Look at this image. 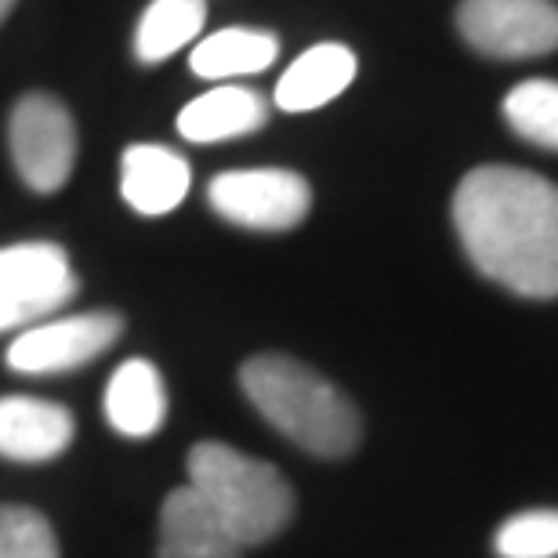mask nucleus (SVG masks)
Masks as SVG:
<instances>
[{
    "instance_id": "nucleus-1",
    "label": "nucleus",
    "mask_w": 558,
    "mask_h": 558,
    "mask_svg": "<svg viewBox=\"0 0 558 558\" xmlns=\"http://www.w3.org/2000/svg\"><path fill=\"white\" fill-rule=\"evenodd\" d=\"M468 262L519 298H558V185L522 167H475L453 193Z\"/></svg>"
},
{
    "instance_id": "nucleus-2",
    "label": "nucleus",
    "mask_w": 558,
    "mask_h": 558,
    "mask_svg": "<svg viewBox=\"0 0 558 558\" xmlns=\"http://www.w3.org/2000/svg\"><path fill=\"white\" fill-rule=\"evenodd\" d=\"M240 385L251 407L301 450L333 461L349 457L363 439L352 399L290 355H254L240 366Z\"/></svg>"
},
{
    "instance_id": "nucleus-3",
    "label": "nucleus",
    "mask_w": 558,
    "mask_h": 558,
    "mask_svg": "<svg viewBox=\"0 0 558 558\" xmlns=\"http://www.w3.org/2000/svg\"><path fill=\"white\" fill-rule=\"evenodd\" d=\"M189 486L240 548L279 537L294 519V489L279 468L232 450L226 442H196L189 450Z\"/></svg>"
},
{
    "instance_id": "nucleus-4",
    "label": "nucleus",
    "mask_w": 558,
    "mask_h": 558,
    "mask_svg": "<svg viewBox=\"0 0 558 558\" xmlns=\"http://www.w3.org/2000/svg\"><path fill=\"white\" fill-rule=\"evenodd\" d=\"M81 290L70 254L59 243L33 240L0 247V333L15 327H37L70 305Z\"/></svg>"
},
{
    "instance_id": "nucleus-5",
    "label": "nucleus",
    "mask_w": 558,
    "mask_h": 558,
    "mask_svg": "<svg viewBox=\"0 0 558 558\" xmlns=\"http://www.w3.org/2000/svg\"><path fill=\"white\" fill-rule=\"evenodd\" d=\"M8 145L19 178L33 193H59L76 163V124L59 98L33 92L8 120Z\"/></svg>"
},
{
    "instance_id": "nucleus-6",
    "label": "nucleus",
    "mask_w": 558,
    "mask_h": 558,
    "mask_svg": "<svg viewBox=\"0 0 558 558\" xmlns=\"http://www.w3.org/2000/svg\"><path fill=\"white\" fill-rule=\"evenodd\" d=\"M207 199L226 221L254 232H287L301 226L312 210L308 182L283 167L226 171L210 182Z\"/></svg>"
},
{
    "instance_id": "nucleus-7",
    "label": "nucleus",
    "mask_w": 558,
    "mask_h": 558,
    "mask_svg": "<svg viewBox=\"0 0 558 558\" xmlns=\"http://www.w3.org/2000/svg\"><path fill=\"white\" fill-rule=\"evenodd\" d=\"M457 29L489 59H537L558 48L555 0H464Z\"/></svg>"
},
{
    "instance_id": "nucleus-8",
    "label": "nucleus",
    "mask_w": 558,
    "mask_h": 558,
    "mask_svg": "<svg viewBox=\"0 0 558 558\" xmlns=\"http://www.w3.org/2000/svg\"><path fill=\"white\" fill-rule=\"evenodd\" d=\"M124 333V319L117 312H84L62 316L22 330L8 349V366L19 374H65L84 363H95L106 349H113Z\"/></svg>"
},
{
    "instance_id": "nucleus-9",
    "label": "nucleus",
    "mask_w": 558,
    "mask_h": 558,
    "mask_svg": "<svg viewBox=\"0 0 558 558\" xmlns=\"http://www.w3.org/2000/svg\"><path fill=\"white\" fill-rule=\"evenodd\" d=\"M73 414L59 403L33 396L0 399V457L19 464H44L70 450Z\"/></svg>"
},
{
    "instance_id": "nucleus-10",
    "label": "nucleus",
    "mask_w": 558,
    "mask_h": 558,
    "mask_svg": "<svg viewBox=\"0 0 558 558\" xmlns=\"http://www.w3.org/2000/svg\"><path fill=\"white\" fill-rule=\"evenodd\" d=\"M193 185V171H189L185 156H178L167 145H128L124 160H120V193L145 218L171 215L182 207Z\"/></svg>"
},
{
    "instance_id": "nucleus-11",
    "label": "nucleus",
    "mask_w": 558,
    "mask_h": 558,
    "mask_svg": "<svg viewBox=\"0 0 558 558\" xmlns=\"http://www.w3.org/2000/svg\"><path fill=\"white\" fill-rule=\"evenodd\" d=\"M243 548L204 505L193 486L167 494L160 508V548L156 558H240Z\"/></svg>"
},
{
    "instance_id": "nucleus-12",
    "label": "nucleus",
    "mask_w": 558,
    "mask_h": 558,
    "mask_svg": "<svg viewBox=\"0 0 558 558\" xmlns=\"http://www.w3.org/2000/svg\"><path fill=\"white\" fill-rule=\"evenodd\" d=\"M355 70H360V62H355L352 48H344V44H316L305 54H298L287 65V73L279 76L276 106L283 113H308V109L327 106L355 81Z\"/></svg>"
},
{
    "instance_id": "nucleus-13",
    "label": "nucleus",
    "mask_w": 558,
    "mask_h": 558,
    "mask_svg": "<svg viewBox=\"0 0 558 558\" xmlns=\"http://www.w3.org/2000/svg\"><path fill=\"white\" fill-rule=\"evenodd\" d=\"M269 120V106L258 92L240 84L215 87V92L193 98L178 113V135L196 145H215L229 138L254 135Z\"/></svg>"
},
{
    "instance_id": "nucleus-14",
    "label": "nucleus",
    "mask_w": 558,
    "mask_h": 558,
    "mask_svg": "<svg viewBox=\"0 0 558 558\" xmlns=\"http://www.w3.org/2000/svg\"><path fill=\"white\" fill-rule=\"evenodd\" d=\"M167 417L163 377L149 360H128L109 377L106 388V421L128 439H149Z\"/></svg>"
},
{
    "instance_id": "nucleus-15",
    "label": "nucleus",
    "mask_w": 558,
    "mask_h": 558,
    "mask_svg": "<svg viewBox=\"0 0 558 558\" xmlns=\"http://www.w3.org/2000/svg\"><path fill=\"white\" fill-rule=\"evenodd\" d=\"M276 59H279V37L265 29L229 26L199 40L193 54H189V65L204 81H232V76H251L269 70Z\"/></svg>"
},
{
    "instance_id": "nucleus-16",
    "label": "nucleus",
    "mask_w": 558,
    "mask_h": 558,
    "mask_svg": "<svg viewBox=\"0 0 558 558\" xmlns=\"http://www.w3.org/2000/svg\"><path fill=\"white\" fill-rule=\"evenodd\" d=\"M207 22V0H153L135 29V59L156 65L199 37Z\"/></svg>"
},
{
    "instance_id": "nucleus-17",
    "label": "nucleus",
    "mask_w": 558,
    "mask_h": 558,
    "mask_svg": "<svg viewBox=\"0 0 558 558\" xmlns=\"http://www.w3.org/2000/svg\"><path fill=\"white\" fill-rule=\"evenodd\" d=\"M505 120L519 138L558 153V81H526L511 87Z\"/></svg>"
},
{
    "instance_id": "nucleus-18",
    "label": "nucleus",
    "mask_w": 558,
    "mask_h": 558,
    "mask_svg": "<svg viewBox=\"0 0 558 558\" xmlns=\"http://www.w3.org/2000/svg\"><path fill=\"white\" fill-rule=\"evenodd\" d=\"M500 558H558V508L522 511L497 530Z\"/></svg>"
},
{
    "instance_id": "nucleus-19",
    "label": "nucleus",
    "mask_w": 558,
    "mask_h": 558,
    "mask_svg": "<svg viewBox=\"0 0 558 558\" xmlns=\"http://www.w3.org/2000/svg\"><path fill=\"white\" fill-rule=\"evenodd\" d=\"M0 558H59L51 522L33 508L0 505Z\"/></svg>"
},
{
    "instance_id": "nucleus-20",
    "label": "nucleus",
    "mask_w": 558,
    "mask_h": 558,
    "mask_svg": "<svg viewBox=\"0 0 558 558\" xmlns=\"http://www.w3.org/2000/svg\"><path fill=\"white\" fill-rule=\"evenodd\" d=\"M11 8H15V0H0V26H4V19L11 15Z\"/></svg>"
}]
</instances>
